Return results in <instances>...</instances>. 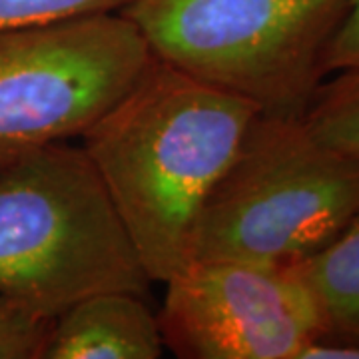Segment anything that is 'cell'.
I'll use <instances>...</instances> for the list:
<instances>
[{"label": "cell", "mask_w": 359, "mask_h": 359, "mask_svg": "<svg viewBox=\"0 0 359 359\" xmlns=\"http://www.w3.org/2000/svg\"><path fill=\"white\" fill-rule=\"evenodd\" d=\"M257 112L152 54L126 94L80 136L152 282L194 259L202 208Z\"/></svg>", "instance_id": "1"}, {"label": "cell", "mask_w": 359, "mask_h": 359, "mask_svg": "<svg viewBox=\"0 0 359 359\" xmlns=\"http://www.w3.org/2000/svg\"><path fill=\"white\" fill-rule=\"evenodd\" d=\"M152 280L82 146L54 142L0 166V292L56 318Z\"/></svg>", "instance_id": "2"}, {"label": "cell", "mask_w": 359, "mask_h": 359, "mask_svg": "<svg viewBox=\"0 0 359 359\" xmlns=\"http://www.w3.org/2000/svg\"><path fill=\"white\" fill-rule=\"evenodd\" d=\"M358 205V158L302 118L257 112L202 208L192 256L292 266L330 244Z\"/></svg>", "instance_id": "3"}, {"label": "cell", "mask_w": 359, "mask_h": 359, "mask_svg": "<svg viewBox=\"0 0 359 359\" xmlns=\"http://www.w3.org/2000/svg\"><path fill=\"white\" fill-rule=\"evenodd\" d=\"M351 0H130L152 54L259 112L302 118Z\"/></svg>", "instance_id": "4"}, {"label": "cell", "mask_w": 359, "mask_h": 359, "mask_svg": "<svg viewBox=\"0 0 359 359\" xmlns=\"http://www.w3.org/2000/svg\"><path fill=\"white\" fill-rule=\"evenodd\" d=\"M150 60L120 11L0 30V166L80 138Z\"/></svg>", "instance_id": "5"}, {"label": "cell", "mask_w": 359, "mask_h": 359, "mask_svg": "<svg viewBox=\"0 0 359 359\" xmlns=\"http://www.w3.org/2000/svg\"><path fill=\"white\" fill-rule=\"evenodd\" d=\"M158 323L182 359H295L330 334L313 292L294 266L194 259L164 282Z\"/></svg>", "instance_id": "6"}, {"label": "cell", "mask_w": 359, "mask_h": 359, "mask_svg": "<svg viewBox=\"0 0 359 359\" xmlns=\"http://www.w3.org/2000/svg\"><path fill=\"white\" fill-rule=\"evenodd\" d=\"M132 292L86 295L56 316L46 359H158V316Z\"/></svg>", "instance_id": "7"}, {"label": "cell", "mask_w": 359, "mask_h": 359, "mask_svg": "<svg viewBox=\"0 0 359 359\" xmlns=\"http://www.w3.org/2000/svg\"><path fill=\"white\" fill-rule=\"evenodd\" d=\"M292 266L316 295L330 334L359 341V205L330 244Z\"/></svg>", "instance_id": "8"}, {"label": "cell", "mask_w": 359, "mask_h": 359, "mask_svg": "<svg viewBox=\"0 0 359 359\" xmlns=\"http://www.w3.org/2000/svg\"><path fill=\"white\" fill-rule=\"evenodd\" d=\"M302 120L323 144L359 160V68L323 80Z\"/></svg>", "instance_id": "9"}, {"label": "cell", "mask_w": 359, "mask_h": 359, "mask_svg": "<svg viewBox=\"0 0 359 359\" xmlns=\"http://www.w3.org/2000/svg\"><path fill=\"white\" fill-rule=\"evenodd\" d=\"M54 320L0 292V359H46Z\"/></svg>", "instance_id": "10"}, {"label": "cell", "mask_w": 359, "mask_h": 359, "mask_svg": "<svg viewBox=\"0 0 359 359\" xmlns=\"http://www.w3.org/2000/svg\"><path fill=\"white\" fill-rule=\"evenodd\" d=\"M130 0H0V30L50 25L86 14L118 13Z\"/></svg>", "instance_id": "11"}, {"label": "cell", "mask_w": 359, "mask_h": 359, "mask_svg": "<svg viewBox=\"0 0 359 359\" xmlns=\"http://www.w3.org/2000/svg\"><path fill=\"white\" fill-rule=\"evenodd\" d=\"M349 68H359V0L349 2L346 16L337 26L323 56L325 76Z\"/></svg>", "instance_id": "12"}, {"label": "cell", "mask_w": 359, "mask_h": 359, "mask_svg": "<svg viewBox=\"0 0 359 359\" xmlns=\"http://www.w3.org/2000/svg\"><path fill=\"white\" fill-rule=\"evenodd\" d=\"M295 359H359V341L325 334L308 341Z\"/></svg>", "instance_id": "13"}]
</instances>
